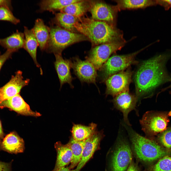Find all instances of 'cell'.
Instances as JSON below:
<instances>
[{"label":"cell","mask_w":171,"mask_h":171,"mask_svg":"<svg viewBox=\"0 0 171 171\" xmlns=\"http://www.w3.org/2000/svg\"><path fill=\"white\" fill-rule=\"evenodd\" d=\"M171 50L157 55L141 64L135 75L136 96L139 99L150 97L157 88L171 81L166 68Z\"/></svg>","instance_id":"obj_1"},{"label":"cell","mask_w":171,"mask_h":171,"mask_svg":"<svg viewBox=\"0 0 171 171\" xmlns=\"http://www.w3.org/2000/svg\"><path fill=\"white\" fill-rule=\"evenodd\" d=\"M74 26L76 31L85 36L94 47L124 39L122 32L112 25L91 18H79Z\"/></svg>","instance_id":"obj_2"},{"label":"cell","mask_w":171,"mask_h":171,"mask_svg":"<svg viewBox=\"0 0 171 171\" xmlns=\"http://www.w3.org/2000/svg\"><path fill=\"white\" fill-rule=\"evenodd\" d=\"M122 124L127 132L135 155L141 161L151 163L171 154V149L166 148L152 139L140 135L124 122Z\"/></svg>","instance_id":"obj_3"},{"label":"cell","mask_w":171,"mask_h":171,"mask_svg":"<svg viewBox=\"0 0 171 171\" xmlns=\"http://www.w3.org/2000/svg\"><path fill=\"white\" fill-rule=\"evenodd\" d=\"M49 39L45 50L48 52L61 54L65 48L73 44L88 40L84 35L56 25L50 28Z\"/></svg>","instance_id":"obj_4"},{"label":"cell","mask_w":171,"mask_h":171,"mask_svg":"<svg viewBox=\"0 0 171 171\" xmlns=\"http://www.w3.org/2000/svg\"><path fill=\"white\" fill-rule=\"evenodd\" d=\"M119 132L114 148L108 163L109 171H125L132 161L129 143L122 131Z\"/></svg>","instance_id":"obj_5"},{"label":"cell","mask_w":171,"mask_h":171,"mask_svg":"<svg viewBox=\"0 0 171 171\" xmlns=\"http://www.w3.org/2000/svg\"><path fill=\"white\" fill-rule=\"evenodd\" d=\"M145 48L129 54L114 55L109 57L99 70L98 78L100 82H105L111 76L123 71L131 65L136 63L135 57Z\"/></svg>","instance_id":"obj_6"},{"label":"cell","mask_w":171,"mask_h":171,"mask_svg":"<svg viewBox=\"0 0 171 171\" xmlns=\"http://www.w3.org/2000/svg\"><path fill=\"white\" fill-rule=\"evenodd\" d=\"M126 42L124 39L103 43L94 47L86 57L88 60L99 70L112 53L119 50Z\"/></svg>","instance_id":"obj_7"},{"label":"cell","mask_w":171,"mask_h":171,"mask_svg":"<svg viewBox=\"0 0 171 171\" xmlns=\"http://www.w3.org/2000/svg\"><path fill=\"white\" fill-rule=\"evenodd\" d=\"M165 113L148 111L143 115L140 122L147 138L155 136L165 130L169 120Z\"/></svg>","instance_id":"obj_8"},{"label":"cell","mask_w":171,"mask_h":171,"mask_svg":"<svg viewBox=\"0 0 171 171\" xmlns=\"http://www.w3.org/2000/svg\"><path fill=\"white\" fill-rule=\"evenodd\" d=\"M132 74L129 68L125 71H121L109 77L105 82L106 95H111L114 97L121 93L129 90Z\"/></svg>","instance_id":"obj_9"},{"label":"cell","mask_w":171,"mask_h":171,"mask_svg":"<svg viewBox=\"0 0 171 171\" xmlns=\"http://www.w3.org/2000/svg\"><path fill=\"white\" fill-rule=\"evenodd\" d=\"M70 60L74 73L81 82L95 84L97 70L92 63L87 60H81L78 56Z\"/></svg>","instance_id":"obj_10"},{"label":"cell","mask_w":171,"mask_h":171,"mask_svg":"<svg viewBox=\"0 0 171 171\" xmlns=\"http://www.w3.org/2000/svg\"><path fill=\"white\" fill-rule=\"evenodd\" d=\"M22 74L21 71H17L9 81L0 88V104L3 101L19 94L21 89L28 85L29 79H24Z\"/></svg>","instance_id":"obj_11"},{"label":"cell","mask_w":171,"mask_h":171,"mask_svg":"<svg viewBox=\"0 0 171 171\" xmlns=\"http://www.w3.org/2000/svg\"><path fill=\"white\" fill-rule=\"evenodd\" d=\"M138 101L136 95L130 93L129 90L118 94L112 100L115 107L122 113L124 122L128 125L131 126L128 119V115L131 111L135 109Z\"/></svg>","instance_id":"obj_12"},{"label":"cell","mask_w":171,"mask_h":171,"mask_svg":"<svg viewBox=\"0 0 171 171\" xmlns=\"http://www.w3.org/2000/svg\"><path fill=\"white\" fill-rule=\"evenodd\" d=\"M89 10L91 15V18L95 20L104 22L111 25L115 19L117 11L114 6L104 2H91Z\"/></svg>","instance_id":"obj_13"},{"label":"cell","mask_w":171,"mask_h":171,"mask_svg":"<svg viewBox=\"0 0 171 171\" xmlns=\"http://www.w3.org/2000/svg\"><path fill=\"white\" fill-rule=\"evenodd\" d=\"M104 136L102 131L95 132L89 138L84 140L81 158L75 169L80 171L93 156L95 152L99 150L100 142Z\"/></svg>","instance_id":"obj_14"},{"label":"cell","mask_w":171,"mask_h":171,"mask_svg":"<svg viewBox=\"0 0 171 171\" xmlns=\"http://www.w3.org/2000/svg\"><path fill=\"white\" fill-rule=\"evenodd\" d=\"M0 107H7L21 114L38 117L41 114L30 109L29 105L24 101L19 94L11 98L3 101L0 104Z\"/></svg>","instance_id":"obj_15"},{"label":"cell","mask_w":171,"mask_h":171,"mask_svg":"<svg viewBox=\"0 0 171 171\" xmlns=\"http://www.w3.org/2000/svg\"><path fill=\"white\" fill-rule=\"evenodd\" d=\"M56 60L54 62L55 67L60 83V88L64 84L68 83L71 87L73 86L72 82L73 78L70 71L71 67L70 59H64L61 54H54Z\"/></svg>","instance_id":"obj_16"},{"label":"cell","mask_w":171,"mask_h":171,"mask_svg":"<svg viewBox=\"0 0 171 171\" xmlns=\"http://www.w3.org/2000/svg\"><path fill=\"white\" fill-rule=\"evenodd\" d=\"M25 148L23 139L13 132L7 135L0 143V151L11 154L23 152Z\"/></svg>","instance_id":"obj_17"},{"label":"cell","mask_w":171,"mask_h":171,"mask_svg":"<svg viewBox=\"0 0 171 171\" xmlns=\"http://www.w3.org/2000/svg\"><path fill=\"white\" fill-rule=\"evenodd\" d=\"M54 147L57 156L54 169L65 167L71 162L72 159V153L69 146L67 143L63 144L58 142L55 143Z\"/></svg>","instance_id":"obj_18"},{"label":"cell","mask_w":171,"mask_h":171,"mask_svg":"<svg viewBox=\"0 0 171 171\" xmlns=\"http://www.w3.org/2000/svg\"><path fill=\"white\" fill-rule=\"evenodd\" d=\"M24 42V33L18 31L7 37L0 38V45L13 52L23 48Z\"/></svg>","instance_id":"obj_19"},{"label":"cell","mask_w":171,"mask_h":171,"mask_svg":"<svg viewBox=\"0 0 171 171\" xmlns=\"http://www.w3.org/2000/svg\"><path fill=\"white\" fill-rule=\"evenodd\" d=\"M24 42L23 48L28 53L36 66L40 67L37 60V52L38 44L34 34L33 28L28 29L24 27Z\"/></svg>","instance_id":"obj_20"},{"label":"cell","mask_w":171,"mask_h":171,"mask_svg":"<svg viewBox=\"0 0 171 171\" xmlns=\"http://www.w3.org/2000/svg\"><path fill=\"white\" fill-rule=\"evenodd\" d=\"M33 29L40 49L45 50L49 38L50 28L45 24L42 19H38Z\"/></svg>","instance_id":"obj_21"},{"label":"cell","mask_w":171,"mask_h":171,"mask_svg":"<svg viewBox=\"0 0 171 171\" xmlns=\"http://www.w3.org/2000/svg\"><path fill=\"white\" fill-rule=\"evenodd\" d=\"M114 6L117 11L121 10L144 8L157 4L156 0H116Z\"/></svg>","instance_id":"obj_22"},{"label":"cell","mask_w":171,"mask_h":171,"mask_svg":"<svg viewBox=\"0 0 171 171\" xmlns=\"http://www.w3.org/2000/svg\"><path fill=\"white\" fill-rule=\"evenodd\" d=\"M97 126L96 124L94 123H91L88 126L74 124L71 131L72 137L76 141L85 140L95 132Z\"/></svg>","instance_id":"obj_23"},{"label":"cell","mask_w":171,"mask_h":171,"mask_svg":"<svg viewBox=\"0 0 171 171\" xmlns=\"http://www.w3.org/2000/svg\"><path fill=\"white\" fill-rule=\"evenodd\" d=\"M79 19L66 13L60 12L56 13L53 22L56 25L68 30L76 32L74 26Z\"/></svg>","instance_id":"obj_24"},{"label":"cell","mask_w":171,"mask_h":171,"mask_svg":"<svg viewBox=\"0 0 171 171\" xmlns=\"http://www.w3.org/2000/svg\"><path fill=\"white\" fill-rule=\"evenodd\" d=\"M87 1L80 0L70 4L60 11L61 12L69 14L78 18H80L89 10L90 3Z\"/></svg>","instance_id":"obj_25"},{"label":"cell","mask_w":171,"mask_h":171,"mask_svg":"<svg viewBox=\"0 0 171 171\" xmlns=\"http://www.w3.org/2000/svg\"><path fill=\"white\" fill-rule=\"evenodd\" d=\"M80 0H43L39 4L40 9L43 11H48L54 12L60 11L65 7Z\"/></svg>","instance_id":"obj_26"},{"label":"cell","mask_w":171,"mask_h":171,"mask_svg":"<svg viewBox=\"0 0 171 171\" xmlns=\"http://www.w3.org/2000/svg\"><path fill=\"white\" fill-rule=\"evenodd\" d=\"M84 140L79 141L75 140L71 137L67 143L72 153L71 164L69 167L71 169L77 166L81 160L83 150Z\"/></svg>","instance_id":"obj_27"},{"label":"cell","mask_w":171,"mask_h":171,"mask_svg":"<svg viewBox=\"0 0 171 171\" xmlns=\"http://www.w3.org/2000/svg\"><path fill=\"white\" fill-rule=\"evenodd\" d=\"M150 171H171V157L166 155L159 159Z\"/></svg>","instance_id":"obj_28"},{"label":"cell","mask_w":171,"mask_h":171,"mask_svg":"<svg viewBox=\"0 0 171 171\" xmlns=\"http://www.w3.org/2000/svg\"><path fill=\"white\" fill-rule=\"evenodd\" d=\"M0 20L8 21L15 24L20 21L14 15L10 9L4 7H0Z\"/></svg>","instance_id":"obj_29"},{"label":"cell","mask_w":171,"mask_h":171,"mask_svg":"<svg viewBox=\"0 0 171 171\" xmlns=\"http://www.w3.org/2000/svg\"><path fill=\"white\" fill-rule=\"evenodd\" d=\"M158 140L162 146L168 149H171V128H167L158 136Z\"/></svg>","instance_id":"obj_30"},{"label":"cell","mask_w":171,"mask_h":171,"mask_svg":"<svg viewBox=\"0 0 171 171\" xmlns=\"http://www.w3.org/2000/svg\"><path fill=\"white\" fill-rule=\"evenodd\" d=\"M13 52L11 50H7L4 53L0 55V71L4 63L11 57Z\"/></svg>","instance_id":"obj_31"},{"label":"cell","mask_w":171,"mask_h":171,"mask_svg":"<svg viewBox=\"0 0 171 171\" xmlns=\"http://www.w3.org/2000/svg\"><path fill=\"white\" fill-rule=\"evenodd\" d=\"M13 161L9 162L0 161V171H12V164Z\"/></svg>","instance_id":"obj_32"},{"label":"cell","mask_w":171,"mask_h":171,"mask_svg":"<svg viewBox=\"0 0 171 171\" xmlns=\"http://www.w3.org/2000/svg\"><path fill=\"white\" fill-rule=\"evenodd\" d=\"M157 4H159L164 7L166 10L171 8V0H156Z\"/></svg>","instance_id":"obj_33"},{"label":"cell","mask_w":171,"mask_h":171,"mask_svg":"<svg viewBox=\"0 0 171 171\" xmlns=\"http://www.w3.org/2000/svg\"><path fill=\"white\" fill-rule=\"evenodd\" d=\"M127 171H140L137 165L131 161L129 164Z\"/></svg>","instance_id":"obj_34"},{"label":"cell","mask_w":171,"mask_h":171,"mask_svg":"<svg viewBox=\"0 0 171 171\" xmlns=\"http://www.w3.org/2000/svg\"><path fill=\"white\" fill-rule=\"evenodd\" d=\"M4 7L11 9V2L9 0H0V7Z\"/></svg>","instance_id":"obj_35"},{"label":"cell","mask_w":171,"mask_h":171,"mask_svg":"<svg viewBox=\"0 0 171 171\" xmlns=\"http://www.w3.org/2000/svg\"><path fill=\"white\" fill-rule=\"evenodd\" d=\"M51 171H75V169L71 170L68 167H62L57 169H53Z\"/></svg>","instance_id":"obj_36"},{"label":"cell","mask_w":171,"mask_h":171,"mask_svg":"<svg viewBox=\"0 0 171 171\" xmlns=\"http://www.w3.org/2000/svg\"><path fill=\"white\" fill-rule=\"evenodd\" d=\"M4 138V133L2 130L1 123L0 121V143Z\"/></svg>","instance_id":"obj_37"},{"label":"cell","mask_w":171,"mask_h":171,"mask_svg":"<svg viewBox=\"0 0 171 171\" xmlns=\"http://www.w3.org/2000/svg\"><path fill=\"white\" fill-rule=\"evenodd\" d=\"M170 76H171V81H170V82H171V74H170ZM168 89H171V90L170 91H169V94H171V84L169 86H167V87L162 89L161 91H160V92H159V93H160L162 92L165 91V90H166Z\"/></svg>","instance_id":"obj_38"},{"label":"cell","mask_w":171,"mask_h":171,"mask_svg":"<svg viewBox=\"0 0 171 171\" xmlns=\"http://www.w3.org/2000/svg\"><path fill=\"white\" fill-rule=\"evenodd\" d=\"M168 115L169 116H171V111L169 112Z\"/></svg>","instance_id":"obj_39"},{"label":"cell","mask_w":171,"mask_h":171,"mask_svg":"<svg viewBox=\"0 0 171 171\" xmlns=\"http://www.w3.org/2000/svg\"></svg>","instance_id":"obj_40"}]
</instances>
